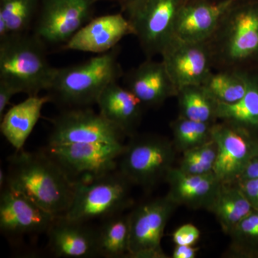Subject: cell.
Masks as SVG:
<instances>
[{
    "instance_id": "obj_1",
    "label": "cell",
    "mask_w": 258,
    "mask_h": 258,
    "mask_svg": "<svg viewBox=\"0 0 258 258\" xmlns=\"http://www.w3.org/2000/svg\"><path fill=\"white\" fill-rule=\"evenodd\" d=\"M6 184L55 216L64 215L75 193V183L44 149L15 151L8 159Z\"/></svg>"
},
{
    "instance_id": "obj_2",
    "label": "cell",
    "mask_w": 258,
    "mask_h": 258,
    "mask_svg": "<svg viewBox=\"0 0 258 258\" xmlns=\"http://www.w3.org/2000/svg\"><path fill=\"white\" fill-rule=\"evenodd\" d=\"M207 42L214 71L258 69V0L234 5Z\"/></svg>"
},
{
    "instance_id": "obj_3",
    "label": "cell",
    "mask_w": 258,
    "mask_h": 258,
    "mask_svg": "<svg viewBox=\"0 0 258 258\" xmlns=\"http://www.w3.org/2000/svg\"><path fill=\"white\" fill-rule=\"evenodd\" d=\"M118 47L98 54L82 63L56 69L49 88L50 101L64 109L96 104L105 88L123 75L118 62Z\"/></svg>"
},
{
    "instance_id": "obj_4",
    "label": "cell",
    "mask_w": 258,
    "mask_h": 258,
    "mask_svg": "<svg viewBox=\"0 0 258 258\" xmlns=\"http://www.w3.org/2000/svg\"><path fill=\"white\" fill-rule=\"evenodd\" d=\"M56 69L49 63L45 45L35 35L22 34L0 41V81L18 93L37 96L48 91Z\"/></svg>"
},
{
    "instance_id": "obj_5",
    "label": "cell",
    "mask_w": 258,
    "mask_h": 258,
    "mask_svg": "<svg viewBox=\"0 0 258 258\" xmlns=\"http://www.w3.org/2000/svg\"><path fill=\"white\" fill-rule=\"evenodd\" d=\"M132 183L118 169L88 181L75 183L74 200L64 216L89 222L123 213L133 205Z\"/></svg>"
},
{
    "instance_id": "obj_6",
    "label": "cell",
    "mask_w": 258,
    "mask_h": 258,
    "mask_svg": "<svg viewBox=\"0 0 258 258\" xmlns=\"http://www.w3.org/2000/svg\"><path fill=\"white\" fill-rule=\"evenodd\" d=\"M130 138L118 159L120 172L132 185L146 189L165 181L175 160L173 142L154 135L134 134Z\"/></svg>"
},
{
    "instance_id": "obj_7",
    "label": "cell",
    "mask_w": 258,
    "mask_h": 258,
    "mask_svg": "<svg viewBox=\"0 0 258 258\" xmlns=\"http://www.w3.org/2000/svg\"><path fill=\"white\" fill-rule=\"evenodd\" d=\"M186 0H134L124 10L147 58L161 55L175 37L176 19Z\"/></svg>"
},
{
    "instance_id": "obj_8",
    "label": "cell",
    "mask_w": 258,
    "mask_h": 258,
    "mask_svg": "<svg viewBox=\"0 0 258 258\" xmlns=\"http://www.w3.org/2000/svg\"><path fill=\"white\" fill-rule=\"evenodd\" d=\"M47 145L123 144L126 136L89 107L64 109L52 121Z\"/></svg>"
},
{
    "instance_id": "obj_9",
    "label": "cell",
    "mask_w": 258,
    "mask_h": 258,
    "mask_svg": "<svg viewBox=\"0 0 258 258\" xmlns=\"http://www.w3.org/2000/svg\"><path fill=\"white\" fill-rule=\"evenodd\" d=\"M124 147V144H71L47 145L43 149L76 183L118 169Z\"/></svg>"
},
{
    "instance_id": "obj_10",
    "label": "cell",
    "mask_w": 258,
    "mask_h": 258,
    "mask_svg": "<svg viewBox=\"0 0 258 258\" xmlns=\"http://www.w3.org/2000/svg\"><path fill=\"white\" fill-rule=\"evenodd\" d=\"M177 205L167 195L141 204L129 215V257L166 258L161 247L166 224Z\"/></svg>"
},
{
    "instance_id": "obj_11",
    "label": "cell",
    "mask_w": 258,
    "mask_h": 258,
    "mask_svg": "<svg viewBox=\"0 0 258 258\" xmlns=\"http://www.w3.org/2000/svg\"><path fill=\"white\" fill-rule=\"evenodd\" d=\"M212 138L217 145L214 173L222 183H235L258 152V139L225 122L213 123Z\"/></svg>"
},
{
    "instance_id": "obj_12",
    "label": "cell",
    "mask_w": 258,
    "mask_h": 258,
    "mask_svg": "<svg viewBox=\"0 0 258 258\" xmlns=\"http://www.w3.org/2000/svg\"><path fill=\"white\" fill-rule=\"evenodd\" d=\"M160 56L177 91L186 86L203 85L214 71L207 42H188L174 37Z\"/></svg>"
},
{
    "instance_id": "obj_13",
    "label": "cell",
    "mask_w": 258,
    "mask_h": 258,
    "mask_svg": "<svg viewBox=\"0 0 258 258\" xmlns=\"http://www.w3.org/2000/svg\"><path fill=\"white\" fill-rule=\"evenodd\" d=\"M91 0H44L35 36L44 44L66 45L91 15Z\"/></svg>"
},
{
    "instance_id": "obj_14",
    "label": "cell",
    "mask_w": 258,
    "mask_h": 258,
    "mask_svg": "<svg viewBox=\"0 0 258 258\" xmlns=\"http://www.w3.org/2000/svg\"><path fill=\"white\" fill-rule=\"evenodd\" d=\"M55 215L5 185L0 195V230L8 237L47 232Z\"/></svg>"
},
{
    "instance_id": "obj_15",
    "label": "cell",
    "mask_w": 258,
    "mask_h": 258,
    "mask_svg": "<svg viewBox=\"0 0 258 258\" xmlns=\"http://www.w3.org/2000/svg\"><path fill=\"white\" fill-rule=\"evenodd\" d=\"M237 3L240 2L186 0L176 19L175 37L188 42L208 41L227 12Z\"/></svg>"
},
{
    "instance_id": "obj_16",
    "label": "cell",
    "mask_w": 258,
    "mask_h": 258,
    "mask_svg": "<svg viewBox=\"0 0 258 258\" xmlns=\"http://www.w3.org/2000/svg\"><path fill=\"white\" fill-rule=\"evenodd\" d=\"M48 247L56 257H99L97 227L64 215L56 216L47 231Z\"/></svg>"
},
{
    "instance_id": "obj_17",
    "label": "cell",
    "mask_w": 258,
    "mask_h": 258,
    "mask_svg": "<svg viewBox=\"0 0 258 258\" xmlns=\"http://www.w3.org/2000/svg\"><path fill=\"white\" fill-rule=\"evenodd\" d=\"M128 35L134 31L127 18L121 14L103 15L83 25L63 47L98 55L114 48Z\"/></svg>"
},
{
    "instance_id": "obj_18",
    "label": "cell",
    "mask_w": 258,
    "mask_h": 258,
    "mask_svg": "<svg viewBox=\"0 0 258 258\" xmlns=\"http://www.w3.org/2000/svg\"><path fill=\"white\" fill-rule=\"evenodd\" d=\"M125 87L134 93L145 108L162 105L176 96L177 89L162 61L147 58L125 76Z\"/></svg>"
},
{
    "instance_id": "obj_19",
    "label": "cell",
    "mask_w": 258,
    "mask_h": 258,
    "mask_svg": "<svg viewBox=\"0 0 258 258\" xmlns=\"http://www.w3.org/2000/svg\"><path fill=\"white\" fill-rule=\"evenodd\" d=\"M165 181L169 185L167 196L177 206L208 210L216 198L222 182L215 173L189 174L173 167Z\"/></svg>"
},
{
    "instance_id": "obj_20",
    "label": "cell",
    "mask_w": 258,
    "mask_h": 258,
    "mask_svg": "<svg viewBox=\"0 0 258 258\" xmlns=\"http://www.w3.org/2000/svg\"><path fill=\"white\" fill-rule=\"evenodd\" d=\"M99 113L131 137L142 119L144 106L137 97L116 82L108 85L97 101Z\"/></svg>"
},
{
    "instance_id": "obj_21",
    "label": "cell",
    "mask_w": 258,
    "mask_h": 258,
    "mask_svg": "<svg viewBox=\"0 0 258 258\" xmlns=\"http://www.w3.org/2000/svg\"><path fill=\"white\" fill-rule=\"evenodd\" d=\"M48 102H50L48 95L28 96L25 101L15 105L4 113L0 119V129L15 151L23 149L41 116L42 108Z\"/></svg>"
},
{
    "instance_id": "obj_22",
    "label": "cell",
    "mask_w": 258,
    "mask_h": 258,
    "mask_svg": "<svg viewBox=\"0 0 258 258\" xmlns=\"http://www.w3.org/2000/svg\"><path fill=\"white\" fill-rule=\"evenodd\" d=\"M217 121L242 129L258 139V69L251 73L249 87L235 103H217Z\"/></svg>"
},
{
    "instance_id": "obj_23",
    "label": "cell",
    "mask_w": 258,
    "mask_h": 258,
    "mask_svg": "<svg viewBox=\"0 0 258 258\" xmlns=\"http://www.w3.org/2000/svg\"><path fill=\"white\" fill-rule=\"evenodd\" d=\"M254 210L236 183H222L208 211L215 215L222 231L228 235L241 220Z\"/></svg>"
},
{
    "instance_id": "obj_24",
    "label": "cell",
    "mask_w": 258,
    "mask_h": 258,
    "mask_svg": "<svg viewBox=\"0 0 258 258\" xmlns=\"http://www.w3.org/2000/svg\"><path fill=\"white\" fill-rule=\"evenodd\" d=\"M97 227L98 249L99 257H123L128 256L129 215L117 214L103 219Z\"/></svg>"
},
{
    "instance_id": "obj_25",
    "label": "cell",
    "mask_w": 258,
    "mask_h": 258,
    "mask_svg": "<svg viewBox=\"0 0 258 258\" xmlns=\"http://www.w3.org/2000/svg\"><path fill=\"white\" fill-rule=\"evenodd\" d=\"M252 72L213 71L202 86L216 103L230 104L238 101L247 92Z\"/></svg>"
},
{
    "instance_id": "obj_26",
    "label": "cell",
    "mask_w": 258,
    "mask_h": 258,
    "mask_svg": "<svg viewBox=\"0 0 258 258\" xmlns=\"http://www.w3.org/2000/svg\"><path fill=\"white\" fill-rule=\"evenodd\" d=\"M179 116L203 123L217 122V103L202 85L186 86L178 91Z\"/></svg>"
},
{
    "instance_id": "obj_27",
    "label": "cell",
    "mask_w": 258,
    "mask_h": 258,
    "mask_svg": "<svg viewBox=\"0 0 258 258\" xmlns=\"http://www.w3.org/2000/svg\"><path fill=\"white\" fill-rule=\"evenodd\" d=\"M38 0H0V41L26 33Z\"/></svg>"
},
{
    "instance_id": "obj_28",
    "label": "cell",
    "mask_w": 258,
    "mask_h": 258,
    "mask_svg": "<svg viewBox=\"0 0 258 258\" xmlns=\"http://www.w3.org/2000/svg\"><path fill=\"white\" fill-rule=\"evenodd\" d=\"M228 235L229 254L235 257L258 258V210L244 217Z\"/></svg>"
},
{
    "instance_id": "obj_29",
    "label": "cell",
    "mask_w": 258,
    "mask_h": 258,
    "mask_svg": "<svg viewBox=\"0 0 258 258\" xmlns=\"http://www.w3.org/2000/svg\"><path fill=\"white\" fill-rule=\"evenodd\" d=\"M212 125L213 123L178 117L177 119L171 123L174 147L176 150L184 152L206 143L212 139Z\"/></svg>"
},
{
    "instance_id": "obj_30",
    "label": "cell",
    "mask_w": 258,
    "mask_h": 258,
    "mask_svg": "<svg viewBox=\"0 0 258 258\" xmlns=\"http://www.w3.org/2000/svg\"><path fill=\"white\" fill-rule=\"evenodd\" d=\"M182 154L178 168L183 172L189 174H206L214 172L217 149L212 138L206 143L185 151Z\"/></svg>"
},
{
    "instance_id": "obj_31",
    "label": "cell",
    "mask_w": 258,
    "mask_h": 258,
    "mask_svg": "<svg viewBox=\"0 0 258 258\" xmlns=\"http://www.w3.org/2000/svg\"><path fill=\"white\" fill-rule=\"evenodd\" d=\"M200 237V230L192 224L180 226L173 233V241L176 245H195Z\"/></svg>"
},
{
    "instance_id": "obj_32",
    "label": "cell",
    "mask_w": 258,
    "mask_h": 258,
    "mask_svg": "<svg viewBox=\"0 0 258 258\" xmlns=\"http://www.w3.org/2000/svg\"><path fill=\"white\" fill-rule=\"evenodd\" d=\"M235 183L242 190L254 210H258V179L239 180Z\"/></svg>"
},
{
    "instance_id": "obj_33",
    "label": "cell",
    "mask_w": 258,
    "mask_h": 258,
    "mask_svg": "<svg viewBox=\"0 0 258 258\" xmlns=\"http://www.w3.org/2000/svg\"><path fill=\"white\" fill-rule=\"evenodd\" d=\"M18 93L11 85L0 81V119L3 118L5 108L9 104L12 98Z\"/></svg>"
},
{
    "instance_id": "obj_34",
    "label": "cell",
    "mask_w": 258,
    "mask_h": 258,
    "mask_svg": "<svg viewBox=\"0 0 258 258\" xmlns=\"http://www.w3.org/2000/svg\"><path fill=\"white\" fill-rule=\"evenodd\" d=\"M253 179H258V152L249 161L237 181Z\"/></svg>"
},
{
    "instance_id": "obj_35",
    "label": "cell",
    "mask_w": 258,
    "mask_h": 258,
    "mask_svg": "<svg viewBox=\"0 0 258 258\" xmlns=\"http://www.w3.org/2000/svg\"><path fill=\"white\" fill-rule=\"evenodd\" d=\"M199 249V247H195L194 245H176L171 257L195 258Z\"/></svg>"
},
{
    "instance_id": "obj_36",
    "label": "cell",
    "mask_w": 258,
    "mask_h": 258,
    "mask_svg": "<svg viewBox=\"0 0 258 258\" xmlns=\"http://www.w3.org/2000/svg\"><path fill=\"white\" fill-rule=\"evenodd\" d=\"M7 182V172L5 173L3 169L0 170V186L2 189L5 186Z\"/></svg>"
},
{
    "instance_id": "obj_37",
    "label": "cell",
    "mask_w": 258,
    "mask_h": 258,
    "mask_svg": "<svg viewBox=\"0 0 258 258\" xmlns=\"http://www.w3.org/2000/svg\"><path fill=\"white\" fill-rule=\"evenodd\" d=\"M122 5H123V9L127 6V5L130 4L131 3L134 1V0H120Z\"/></svg>"
},
{
    "instance_id": "obj_38",
    "label": "cell",
    "mask_w": 258,
    "mask_h": 258,
    "mask_svg": "<svg viewBox=\"0 0 258 258\" xmlns=\"http://www.w3.org/2000/svg\"><path fill=\"white\" fill-rule=\"evenodd\" d=\"M208 1L221 2V1H225V0H208ZM234 1H236V2H242V1H244V0H234Z\"/></svg>"
},
{
    "instance_id": "obj_39",
    "label": "cell",
    "mask_w": 258,
    "mask_h": 258,
    "mask_svg": "<svg viewBox=\"0 0 258 258\" xmlns=\"http://www.w3.org/2000/svg\"><path fill=\"white\" fill-rule=\"evenodd\" d=\"M91 1H92V2H93V3H94V2H96V0H91Z\"/></svg>"
}]
</instances>
